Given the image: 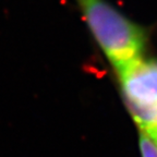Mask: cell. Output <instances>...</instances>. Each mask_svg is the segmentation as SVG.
<instances>
[{
	"mask_svg": "<svg viewBox=\"0 0 157 157\" xmlns=\"http://www.w3.org/2000/svg\"><path fill=\"white\" fill-rule=\"evenodd\" d=\"M84 21L117 73L144 58L148 31L107 0H76Z\"/></svg>",
	"mask_w": 157,
	"mask_h": 157,
	"instance_id": "obj_1",
	"label": "cell"
},
{
	"mask_svg": "<svg viewBox=\"0 0 157 157\" xmlns=\"http://www.w3.org/2000/svg\"><path fill=\"white\" fill-rule=\"evenodd\" d=\"M122 95L142 134H157V59H141L118 73Z\"/></svg>",
	"mask_w": 157,
	"mask_h": 157,
	"instance_id": "obj_2",
	"label": "cell"
},
{
	"mask_svg": "<svg viewBox=\"0 0 157 157\" xmlns=\"http://www.w3.org/2000/svg\"><path fill=\"white\" fill-rule=\"evenodd\" d=\"M139 143H140V151L142 157H157L156 145L146 135L141 133Z\"/></svg>",
	"mask_w": 157,
	"mask_h": 157,
	"instance_id": "obj_3",
	"label": "cell"
},
{
	"mask_svg": "<svg viewBox=\"0 0 157 157\" xmlns=\"http://www.w3.org/2000/svg\"><path fill=\"white\" fill-rule=\"evenodd\" d=\"M148 139H150V140L152 141V142L154 143V144L156 145V147H157V134H156V135H154L153 137H148Z\"/></svg>",
	"mask_w": 157,
	"mask_h": 157,
	"instance_id": "obj_4",
	"label": "cell"
}]
</instances>
